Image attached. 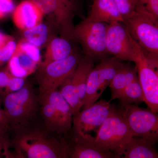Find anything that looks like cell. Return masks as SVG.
<instances>
[{"label":"cell","mask_w":158,"mask_h":158,"mask_svg":"<svg viewBox=\"0 0 158 158\" xmlns=\"http://www.w3.org/2000/svg\"><path fill=\"white\" fill-rule=\"evenodd\" d=\"M14 134L11 143L15 149V157L69 158L67 139L48 131L44 127L33 125Z\"/></svg>","instance_id":"cell-1"},{"label":"cell","mask_w":158,"mask_h":158,"mask_svg":"<svg viewBox=\"0 0 158 158\" xmlns=\"http://www.w3.org/2000/svg\"><path fill=\"white\" fill-rule=\"evenodd\" d=\"M4 111L10 131H18L34 125L38 112L40 103L38 95L33 87L25 83L15 92L2 93Z\"/></svg>","instance_id":"cell-2"},{"label":"cell","mask_w":158,"mask_h":158,"mask_svg":"<svg viewBox=\"0 0 158 158\" xmlns=\"http://www.w3.org/2000/svg\"><path fill=\"white\" fill-rule=\"evenodd\" d=\"M39 7L51 27L60 37L73 40L75 15L80 9L79 0H32Z\"/></svg>","instance_id":"cell-3"},{"label":"cell","mask_w":158,"mask_h":158,"mask_svg":"<svg viewBox=\"0 0 158 158\" xmlns=\"http://www.w3.org/2000/svg\"><path fill=\"white\" fill-rule=\"evenodd\" d=\"M123 23L144 55L158 66V21L135 11Z\"/></svg>","instance_id":"cell-4"},{"label":"cell","mask_w":158,"mask_h":158,"mask_svg":"<svg viewBox=\"0 0 158 158\" xmlns=\"http://www.w3.org/2000/svg\"><path fill=\"white\" fill-rule=\"evenodd\" d=\"M134 137L125 119L116 111L106 119L95 136V144L115 158L123 155L126 145Z\"/></svg>","instance_id":"cell-5"},{"label":"cell","mask_w":158,"mask_h":158,"mask_svg":"<svg viewBox=\"0 0 158 158\" xmlns=\"http://www.w3.org/2000/svg\"><path fill=\"white\" fill-rule=\"evenodd\" d=\"M76 51L65 59L46 65L40 63L36 70L39 94L58 90L62 82L74 72L82 58Z\"/></svg>","instance_id":"cell-6"},{"label":"cell","mask_w":158,"mask_h":158,"mask_svg":"<svg viewBox=\"0 0 158 158\" xmlns=\"http://www.w3.org/2000/svg\"><path fill=\"white\" fill-rule=\"evenodd\" d=\"M108 24L85 19L74 26L73 38L80 44L85 56L102 61L108 55L106 40Z\"/></svg>","instance_id":"cell-7"},{"label":"cell","mask_w":158,"mask_h":158,"mask_svg":"<svg viewBox=\"0 0 158 158\" xmlns=\"http://www.w3.org/2000/svg\"><path fill=\"white\" fill-rule=\"evenodd\" d=\"M138 80L144 95V102L153 112H158V65L146 56L140 47L129 34Z\"/></svg>","instance_id":"cell-8"},{"label":"cell","mask_w":158,"mask_h":158,"mask_svg":"<svg viewBox=\"0 0 158 158\" xmlns=\"http://www.w3.org/2000/svg\"><path fill=\"white\" fill-rule=\"evenodd\" d=\"M118 113L125 119L133 136L140 137L155 145L158 140L157 113L131 104H122Z\"/></svg>","instance_id":"cell-9"},{"label":"cell","mask_w":158,"mask_h":158,"mask_svg":"<svg viewBox=\"0 0 158 158\" xmlns=\"http://www.w3.org/2000/svg\"><path fill=\"white\" fill-rule=\"evenodd\" d=\"M123 61L114 56L106 57L98 65L94 67L88 77L81 110L88 107L98 100L110 85Z\"/></svg>","instance_id":"cell-10"},{"label":"cell","mask_w":158,"mask_h":158,"mask_svg":"<svg viewBox=\"0 0 158 158\" xmlns=\"http://www.w3.org/2000/svg\"><path fill=\"white\" fill-rule=\"evenodd\" d=\"M116 111L109 102H95L73 115L71 131L83 135H91L92 132L97 134L106 119Z\"/></svg>","instance_id":"cell-11"},{"label":"cell","mask_w":158,"mask_h":158,"mask_svg":"<svg viewBox=\"0 0 158 158\" xmlns=\"http://www.w3.org/2000/svg\"><path fill=\"white\" fill-rule=\"evenodd\" d=\"M106 46L108 54L122 61L133 62V52L128 32L123 23L108 24Z\"/></svg>","instance_id":"cell-12"},{"label":"cell","mask_w":158,"mask_h":158,"mask_svg":"<svg viewBox=\"0 0 158 158\" xmlns=\"http://www.w3.org/2000/svg\"><path fill=\"white\" fill-rule=\"evenodd\" d=\"M66 139L69 148V158H115L112 152L98 146L94 142L95 137L91 135H83L71 131Z\"/></svg>","instance_id":"cell-13"},{"label":"cell","mask_w":158,"mask_h":158,"mask_svg":"<svg viewBox=\"0 0 158 158\" xmlns=\"http://www.w3.org/2000/svg\"><path fill=\"white\" fill-rule=\"evenodd\" d=\"M38 96L53 106L59 125L60 135L67 138L72 128L73 116L68 103L58 90L39 94Z\"/></svg>","instance_id":"cell-14"},{"label":"cell","mask_w":158,"mask_h":158,"mask_svg":"<svg viewBox=\"0 0 158 158\" xmlns=\"http://www.w3.org/2000/svg\"><path fill=\"white\" fill-rule=\"evenodd\" d=\"M44 17L42 11L32 0L21 2L13 12L15 24L23 31L42 23Z\"/></svg>","instance_id":"cell-15"},{"label":"cell","mask_w":158,"mask_h":158,"mask_svg":"<svg viewBox=\"0 0 158 158\" xmlns=\"http://www.w3.org/2000/svg\"><path fill=\"white\" fill-rule=\"evenodd\" d=\"M86 19L108 24L114 22H124L113 0H93L90 14Z\"/></svg>","instance_id":"cell-16"},{"label":"cell","mask_w":158,"mask_h":158,"mask_svg":"<svg viewBox=\"0 0 158 158\" xmlns=\"http://www.w3.org/2000/svg\"><path fill=\"white\" fill-rule=\"evenodd\" d=\"M138 78L135 65L123 62L109 85L111 91L110 101L118 98L125 87Z\"/></svg>","instance_id":"cell-17"},{"label":"cell","mask_w":158,"mask_h":158,"mask_svg":"<svg viewBox=\"0 0 158 158\" xmlns=\"http://www.w3.org/2000/svg\"><path fill=\"white\" fill-rule=\"evenodd\" d=\"M69 40L62 37H52L48 42L44 60L40 63L46 65L51 62L65 59L75 51Z\"/></svg>","instance_id":"cell-18"},{"label":"cell","mask_w":158,"mask_h":158,"mask_svg":"<svg viewBox=\"0 0 158 158\" xmlns=\"http://www.w3.org/2000/svg\"><path fill=\"white\" fill-rule=\"evenodd\" d=\"M94 62L92 58L88 56L82 57L71 77L73 85L77 92L82 106L85 97L88 77L94 67Z\"/></svg>","instance_id":"cell-19"},{"label":"cell","mask_w":158,"mask_h":158,"mask_svg":"<svg viewBox=\"0 0 158 158\" xmlns=\"http://www.w3.org/2000/svg\"><path fill=\"white\" fill-rule=\"evenodd\" d=\"M154 145L144 138L134 136L126 145L123 158H157Z\"/></svg>","instance_id":"cell-20"},{"label":"cell","mask_w":158,"mask_h":158,"mask_svg":"<svg viewBox=\"0 0 158 158\" xmlns=\"http://www.w3.org/2000/svg\"><path fill=\"white\" fill-rule=\"evenodd\" d=\"M71 76L62 82L58 90L68 103L74 115L81 110L82 105L77 92L72 82Z\"/></svg>","instance_id":"cell-21"},{"label":"cell","mask_w":158,"mask_h":158,"mask_svg":"<svg viewBox=\"0 0 158 158\" xmlns=\"http://www.w3.org/2000/svg\"><path fill=\"white\" fill-rule=\"evenodd\" d=\"M122 104H131L133 103L144 102V95L141 84L138 78L125 87L118 98Z\"/></svg>","instance_id":"cell-22"},{"label":"cell","mask_w":158,"mask_h":158,"mask_svg":"<svg viewBox=\"0 0 158 158\" xmlns=\"http://www.w3.org/2000/svg\"><path fill=\"white\" fill-rule=\"evenodd\" d=\"M48 34L47 25L41 23L33 27L23 31L24 39L40 48L48 42Z\"/></svg>","instance_id":"cell-23"},{"label":"cell","mask_w":158,"mask_h":158,"mask_svg":"<svg viewBox=\"0 0 158 158\" xmlns=\"http://www.w3.org/2000/svg\"><path fill=\"white\" fill-rule=\"evenodd\" d=\"M135 11L158 21V0H135Z\"/></svg>","instance_id":"cell-24"},{"label":"cell","mask_w":158,"mask_h":158,"mask_svg":"<svg viewBox=\"0 0 158 158\" xmlns=\"http://www.w3.org/2000/svg\"><path fill=\"white\" fill-rule=\"evenodd\" d=\"M17 48L28 56L33 61L39 64L41 60L40 48L24 39L17 44Z\"/></svg>","instance_id":"cell-25"},{"label":"cell","mask_w":158,"mask_h":158,"mask_svg":"<svg viewBox=\"0 0 158 158\" xmlns=\"http://www.w3.org/2000/svg\"><path fill=\"white\" fill-rule=\"evenodd\" d=\"M18 58L21 65L30 75L36 71L38 64L33 61L28 56L16 47L14 53Z\"/></svg>","instance_id":"cell-26"},{"label":"cell","mask_w":158,"mask_h":158,"mask_svg":"<svg viewBox=\"0 0 158 158\" xmlns=\"http://www.w3.org/2000/svg\"><path fill=\"white\" fill-rule=\"evenodd\" d=\"M124 20L135 12V0H113Z\"/></svg>","instance_id":"cell-27"},{"label":"cell","mask_w":158,"mask_h":158,"mask_svg":"<svg viewBox=\"0 0 158 158\" xmlns=\"http://www.w3.org/2000/svg\"><path fill=\"white\" fill-rule=\"evenodd\" d=\"M17 44L12 37L0 48V63L1 65L8 62L10 60L16 50Z\"/></svg>","instance_id":"cell-28"},{"label":"cell","mask_w":158,"mask_h":158,"mask_svg":"<svg viewBox=\"0 0 158 158\" xmlns=\"http://www.w3.org/2000/svg\"><path fill=\"white\" fill-rule=\"evenodd\" d=\"M8 70L12 75L18 77L25 78L28 76L20 64L17 56L14 54L8 61Z\"/></svg>","instance_id":"cell-29"},{"label":"cell","mask_w":158,"mask_h":158,"mask_svg":"<svg viewBox=\"0 0 158 158\" xmlns=\"http://www.w3.org/2000/svg\"><path fill=\"white\" fill-rule=\"evenodd\" d=\"M24 79L11 75L3 93H12L21 89L26 83Z\"/></svg>","instance_id":"cell-30"},{"label":"cell","mask_w":158,"mask_h":158,"mask_svg":"<svg viewBox=\"0 0 158 158\" xmlns=\"http://www.w3.org/2000/svg\"><path fill=\"white\" fill-rule=\"evenodd\" d=\"M15 8L13 0H0V19L13 13Z\"/></svg>","instance_id":"cell-31"},{"label":"cell","mask_w":158,"mask_h":158,"mask_svg":"<svg viewBox=\"0 0 158 158\" xmlns=\"http://www.w3.org/2000/svg\"><path fill=\"white\" fill-rule=\"evenodd\" d=\"M10 131V128L4 110L0 107V135H7V133Z\"/></svg>","instance_id":"cell-32"},{"label":"cell","mask_w":158,"mask_h":158,"mask_svg":"<svg viewBox=\"0 0 158 158\" xmlns=\"http://www.w3.org/2000/svg\"><path fill=\"white\" fill-rule=\"evenodd\" d=\"M11 75L9 70L0 71V93H3V90L7 86Z\"/></svg>","instance_id":"cell-33"},{"label":"cell","mask_w":158,"mask_h":158,"mask_svg":"<svg viewBox=\"0 0 158 158\" xmlns=\"http://www.w3.org/2000/svg\"><path fill=\"white\" fill-rule=\"evenodd\" d=\"M12 38L10 36H8L6 34H3L0 32V48L2 47L3 46Z\"/></svg>","instance_id":"cell-34"},{"label":"cell","mask_w":158,"mask_h":158,"mask_svg":"<svg viewBox=\"0 0 158 158\" xmlns=\"http://www.w3.org/2000/svg\"><path fill=\"white\" fill-rule=\"evenodd\" d=\"M0 107H1V101H0Z\"/></svg>","instance_id":"cell-35"}]
</instances>
